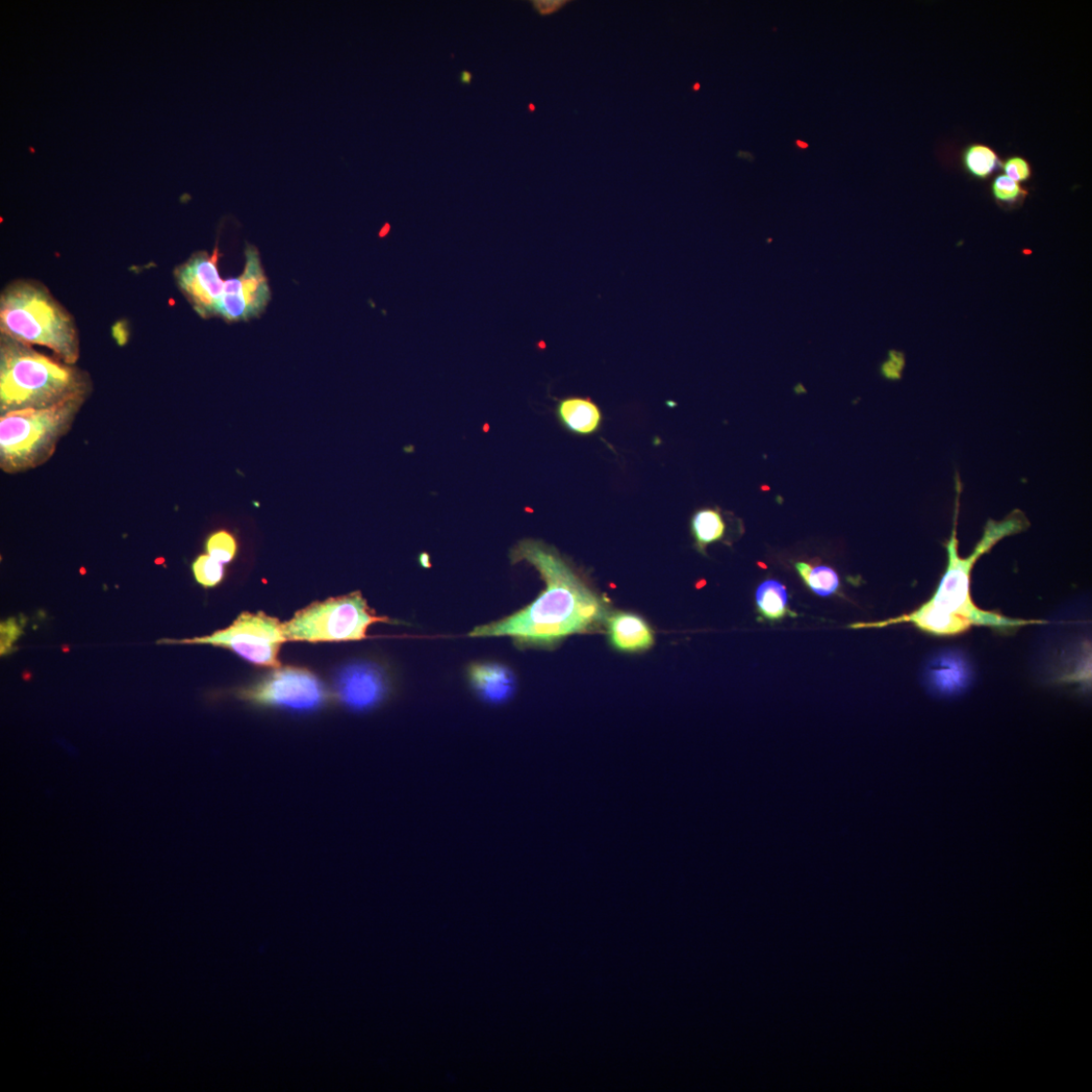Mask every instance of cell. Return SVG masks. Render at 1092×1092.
<instances>
[{
  "instance_id": "5b68a950",
  "label": "cell",
  "mask_w": 1092,
  "mask_h": 1092,
  "mask_svg": "<svg viewBox=\"0 0 1092 1092\" xmlns=\"http://www.w3.org/2000/svg\"><path fill=\"white\" fill-rule=\"evenodd\" d=\"M87 400L76 399L54 407L0 416V469L15 475L48 463Z\"/></svg>"
},
{
  "instance_id": "ac0fdd59",
  "label": "cell",
  "mask_w": 1092,
  "mask_h": 1092,
  "mask_svg": "<svg viewBox=\"0 0 1092 1092\" xmlns=\"http://www.w3.org/2000/svg\"><path fill=\"white\" fill-rule=\"evenodd\" d=\"M795 570L806 587L819 596L829 597L840 589V578L829 567L798 562Z\"/></svg>"
},
{
  "instance_id": "30bf717a",
  "label": "cell",
  "mask_w": 1092,
  "mask_h": 1092,
  "mask_svg": "<svg viewBox=\"0 0 1092 1092\" xmlns=\"http://www.w3.org/2000/svg\"><path fill=\"white\" fill-rule=\"evenodd\" d=\"M177 287L197 315L204 319L217 317L225 281L218 269L217 249L210 254L198 251L174 270Z\"/></svg>"
},
{
  "instance_id": "e0dca14e",
  "label": "cell",
  "mask_w": 1092,
  "mask_h": 1092,
  "mask_svg": "<svg viewBox=\"0 0 1092 1092\" xmlns=\"http://www.w3.org/2000/svg\"><path fill=\"white\" fill-rule=\"evenodd\" d=\"M961 159L965 171L979 181L988 180L1004 164L994 148L981 143H972L965 148Z\"/></svg>"
},
{
  "instance_id": "4dcf8cb0",
  "label": "cell",
  "mask_w": 1092,
  "mask_h": 1092,
  "mask_svg": "<svg viewBox=\"0 0 1092 1092\" xmlns=\"http://www.w3.org/2000/svg\"><path fill=\"white\" fill-rule=\"evenodd\" d=\"M699 88H700V85H699V84H696V85H694V88H693V89H694V90H699Z\"/></svg>"
},
{
  "instance_id": "9a60e30c",
  "label": "cell",
  "mask_w": 1092,
  "mask_h": 1092,
  "mask_svg": "<svg viewBox=\"0 0 1092 1092\" xmlns=\"http://www.w3.org/2000/svg\"><path fill=\"white\" fill-rule=\"evenodd\" d=\"M757 612L763 621L776 623L786 617H796L791 611L789 593L777 580H767L760 583L756 592Z\"/></svg>"
},
{
  "instance_id": "484cf974",
  "label": "cell",
  "mask_w": 1092,
  "mask_h": 1092,
  "mask_svg": "<svg viewBox=\"0 0 1092 1092\" xmlns=\"http://www.w3.org/2000/svg\"><path fill=\"white\" fill-rule=\"evenodd\" d=\"M473 78H474V76H473L471 71L464 70V71H462V73L460 75V82L464 86H470L473 82Z\"/></svg>"
},
{
  "instance_id": "8992f818",
  "label": "cell",
  "mask_w": 1092,
  "mask_h": 1092,
  "mask_svg": "<svg viewBox=\"0 0 1092 1092\" xmlns=\"http://www.w3.org/2000/svg\"><path fill=\"white\" fill-rule=\"evenodd\" d=\"M378 622L393 621L377 616L362 593L354 592L302 609L283 628L287 642H350L367 639L370 626Z\"/></svg>"
},
{
  "instance_id": "7402d4cb",
  "label": "cell",
  "mask_w": 1092,
  "mask_h": 1092,
  "mask_svg": "<svg viewBox=\"0 0 1092 1092\" xmlns=\"http://www.w3.org/2000/svg\"><path fill=\"white\" fill-rule=\"evenodd\" d=\"M1004 175L1009 177L1015 183H1027L1032 179L1033 168L1031 163L1024 158L1014 156L1007 158L1003 164Z\"/></svg>"
},
{
  "instance_id": "d6986e66",
  "label": "cell",
  "mask_w": 1092,
  "mask_h": 1092,
  "mask_svg": "<svg viewBox=\"0 0 1092 1092\" xmlns=\"http://www.w3.org/2000/svg\"><path fill=\"white\" fill-rule=\"evenodd\" d=\"M992 192L999 204L1007 207L1022 204L1029 194L1020 184L1013 182L1004 174L996 177L992 185Z\"/></svg>"
},
{
  "instance_id": "83f0119b",
  "label": "cell",
  "mask_w": 1092,
  "mask_h": 1092,
  "mask_svg": "<svg viewBox=\"0 0 1092 1092\" xmlns=\"http://www.w3.org/2000/svg\"><path fill=\"white\" fill-rule=\"evenodd\" d=\"M420 563L423 567H430L429 556L426 553L420 555Z\"/></svg>"
},
{
  "instance_id": "7c38bea8",
  "label": "cell",
  "mask_w": 1092,
  "mask_h": 1092,
  "mask_svg": "<svg viewBox=\"0 0 1092 1092\" xmlns=\"http://www.w3.org/2000/svg\"><path fill=\"white\" fill-rule=\"evenodd\" d=\"M468 679L476 695L489 704H504L510 701L517 690L514 672L500 663H473L468 669Z\"/></svg>"
},
{
  "instance_id": "f546056e",
  "label": "cell",
  "mask_w": 1092,
  "mask_h": 1092,
  "mask_svg": "<svg viewBox=\"0 0 1092 1092\" xmlns=\"http://www.w3.org/2000/svg\"><path fill=\"white\" fill-rule=\"evenodd\" d=\"M529 111H530V112H535V111H536V106H535V105H532V104H530V105H529Z\"/></svg>"
},
{
  "instance_id": "cb8c5ba5",
  "label": "cell",
  "mask_w": 1092,
  "mask_h": 1092,
  "mask_svg": "<svg viewBox=\"0 0 1092 1092\" xmlns=\"http://www.w3.org/2000/svg\"><path fill=\"white\" fill-rule=\"evenodd\" d=\"M904 367V357L901 352L893 350L889 352V360L881 368L882 374L888 379H898Z\"/></svg>"
},
{
  "instance_id": "ffe728a7",
  "label": "cell",
  "mask_w": 1092,
  "mask_h": 1092,
  "mask_svg": "<svg viewBox=\"0 0 1092 1092\" xmlns=\"http://www.w3.org/2000/svg\"><path fill=\"white\" fill-rule=\"evenodd\" d=\"M195 580L204 587H214L224 578V565L209 554H202L193 564Z\"/></svg>"
},
{
  "instance_id": "4316f807",
  "label": "cell",
  "mask_w": 1092,
  "mask_h": 1092,
  "mask_svg": "<svg viewBox=\"0 0 1092 1092\" xmlns=\"http://www.w3.org/2000/svg\"><path fill=\"white\" fill-rule=\"evenodd\" d=\"M738 158L740 159L748 160V161H751V162L755 160V157L752 156L750 154V152H745V151H739Z\"/></svg>"
},
{
  "instance_id": "7a4b0ae2",
  "label": "cell",
  "mask_w": 1092,
  "mask_h": 1092,
  "mask_svg": "<svg viewBox=\"0 0 1092 1092\" xmlns=\"http://www.w3.org/2000/svg\"><path fill=\"white\" fill-rule=\"evenodd\" d=\"M956 503L952 536L946 544L948 564L945 574L933 596L917 611L896 618L877 622H856L852 629L883 628L901 623H910L919 630L935 637H955L969 631L972 626L992 627L1001 632H1013L1020 627L1045 624L1046 621L1007 618L1000 614L982 611L975 605L970 594L971 574L979 558L988 553L1001 541L1019 535L1030 523L1020 511H1012L1002 521L989 520L984 527L983 536L973 552L968 557L959 554L957 526L960 513L962 484L956 476Z\"/></svg>"
},
{
  "instance_id": "ba28073f",
  "label": "cell",
  "mask_w": 1092,
  "mask_h": 1092,
  "mask_svg": "<svg viewBox=\"0 0 1092 1092\" xmlns=\"http://www.w3.org/2000/svg\"><path fill=\"white\" fill-rule=\"evenodd\" d=\"M237 697L256 706L313 713L327 703L329 694L310 671L286 667L239 690Z\"/></svg>"
},
{
  "instance_id": "2e32d148",
  "label": "cell",
  "mask_w": 1092,
  "mask_h": 1092,
  "mask_svg": "<svg viewBox=\"0 0 1092 1092\" xmlns=\"http://www.w3.org/2000/svg\"><path fill=\"white\" fill-rule=\"evenodd\" d=\"M691 532L697 551L706 554L710 545L722 542L726 535V523L721 510L703 508L691 519Z\"/></svg>"
},
{
  "instance_id": "277c9868",
  "label": "cell",
  "mask_w": 1092,
  "mask_h": 1092,
  "mask_svg": "<svg viewBox=\"0 0 1092 1092\" xmlns=\"http://www.w3.org/2000/svg\"><path fill=\"white\" fill-rule=\"evenodd\" d=\"M0 332L28 345L53 350L62 363L81 357L79 330L69 312L43 285L18 281L0 299Z\"/></svg>"
},
{
  "instance_id": "4fadbf2b",
  "label": "cell",
  "mask_w": 1092,
  "mask_h": 1092,
  "mask_svg": "<svg viewBox=\"0 0 1092 1092\" xmlns=\"http://www.w3.org/2000/svg\"><path fill=\"white\" fill-rule=\"evenodd\" d=\"M609 641L623 652H639L654 645V633L640 616L629 613L609 615L606 620Z\"/></svg>"
},
{
  "instance_id": "52a82bcc",
  "label": "cell",
  "mask_w": 1092,
  "mask_h": 1092,
  "mask_svg": "<svg viewBox=\"0 0 1092 1092\" xmlns=\"http://www.w3.org/2000/svg\"><path fill=\"white\" fill-rule=\"evenodd\" d=\"M282 622L263 613L243 614L231 626L204 638L163 641L165 644L212 645L230 649L248 662L279 668L278 652L287 642Z\"/></svg>"
},
{
  "instance_id": "3957f363",
  "label": "cell",
  "mask_w": 1092,
  "mask_h": 1092,
  "mask_svg": "<svg viewBox=\"0 0 1092 1092\" xmlns=\"http://www.w3.org/2000/svg\"><path fill=\"white\" fill-rule=\"evenodd\" d=\"M91 391L85 370L51 359L31 345L0 337V416L88 399Z\"/></svg>"
},
{
  "instance_id": "9c48e42d",
  "label": "cell",
  "mask_w": 1092,
  "mask_h": 1092,
  "mask_svg": "<svg viewBox=\"0 0 1092 1092\" xmlns=\"http://www.w3.org/2000/svg\"><path fill=\"white\" fill-rule=\"evenodd\" d=\"M271 297L260 251L247 244L244 269L241 275L225 281L217 317L228 323L258 319L266 311Z\"/></svg>"
},
{
  "instance_id": "6da1fadb",
  "label": "cell",
  "mask_w": 1092,
  "mask_h": 1092,
  "mask_svg": "<svg viewBox=\"0 0 1092 1092\" xmlns=\"http://www.w3.org/2000/svg\"><path fill=\"white\" fill-rule=\"evenodd\" d=\"M512 565L536 568L546 589L516 614L476 627L470 638H511L518 648L551 649L573 634L594 631L606 623L609 609L588 582L553 546L524 540L511 551Z\"/></svg>"
},
{
  "instance_id": "44dd1931",
  "label": "cell",
  "mask_w": 1092,
  "mask_h": 1092,
  "mask_svg": "<svg viewBox=\"0 0 1092 1092\" xmlns=\"http://www.w3.org/2000/svg\"><path fill=\"white\" fill-rule=\"evenodd\" d=\"M206 547L208 554L223 565L233 561L237 552V543L231 533L227 531L214 533L208 539Z\"/></svg>"
},
{
  "instance_id": "d4e9b609",
  "label": "cell",
  "mask_w": 1092,
  "mask_h": 1092,
  "mask_svg": "<svg viewBox=\"0 0 1092 1092\" xmlns=\"http://www.w3.org/2000/svg\"><path fill=\"white\" fill-rule=\"evenodd\" d=\"M567 4L568 2H566V0H535V2H532L533 8L543 17L560 11Z\"/></svg>"
},
{
  "instance_id": "f1b7e54d",
  "label": "cell",
  "mask_w": 1092,
  "mask_h": 1092,
  "mask_svg": "<svg viewBox=\"0 0 1092 1092\" xmlns=\"http://www.w3.org/2000/svg\"><path fill=\"white\" fill-rule=\"evenodd\" d=\"M795 144L800 150H806L809 148V144L805 141L796 140Z\"/></svg>"
},
{
  "instance_id": "603a6c76",
  "label": "cell",
  "mask_w": 1092,
  "mask_h": 1092,
  "mask_svg": "<svg viewBox=\"0 0 1092 1092\" xmlns=\"http://www.w3.org/2000/svg\"><path fill=\"white\" fill-rule=\"evenodd\" d=\"M22 626L23 623L20 620H17L16 618H10L6 622L2 623V627H0V631H2L0 632V636H2V641H0V648H2L3 655L8 654L12 652L14 644L20 637Z\"/></svg>"
},
{
  "instance_id": "8fae6325",
  "label": "cell",
  "mask_w": 1092,
  "mask_h": 1092,
  "mask_svg": "<svg viewBox=\"0 0 1092 1092\" xmlns=\"http://www.w3.org/2000/svg\"><path fill=\"white\" fill-rule=\"evenodd\" d=\"M336 696L348 709L366 713L384 703L391 683L383 667L369 660L345 666L336 678Z\"/></svg>"
},
{
  "instance_id": "5bb4252c",
  "label": "cell",
  "mask_w": 1092,
  "mask_h": 1092,
  "mask_svg": "<svg viewBox=\"0 0 1092 1092\" xmlns=\"http://www.w3.org/2000/svg\"><path fill=\"white\" fill-rule=\"evenodd\" d=\"M555 412L562 425L577 436L594 435L602 422L599 405L590 398L568 397L560 400Z\"/></svg>"
}]
</instances>
